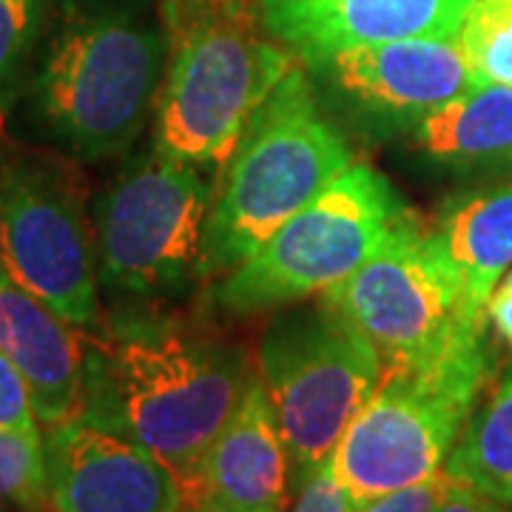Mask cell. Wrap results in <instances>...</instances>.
Listing matches in <instances>:
<instances>
[{
    "label": "cell",
    "mask_w": 512,
    "mask_h": 512,
    "mask_svg": "<svg viewBox=\"0 0 512 512\" xmlns=\"http://www.w3.org/2000/svg\"><path fill=\"white\" fill-rule=\"evenodd\" d=\"M256 370L248 353L174 305H120L83 330L80 410L160 456L188 495Z\"/></svg>",
    "instance_id": "obj_1"
},
{
    "label": "cell",
    "mask_w": 512,
    "mask_h": 512,
    "mask_svg": "<svg viewBox=\"0 0 512 512\" xmlns=\"http://www.w3.org/2000/svg\"><path fill=\"white\" fill-rule=\"evenodd\" d=\"M165 63L163 0H63L32 77V111L77 160L126 157L154 117Z\"/></svg>",
    "instance_id": "obj_2"
},
{
    "label": "cell",
    "mask_w": 512,
    "mask_h": 512,
    "mask_svg": "<svg viewBox=\"0 0 512 512\" xmlns=\"http://www.w3.org/2000/svg\"><path fill=\"white\" fill-rule=\"evenodd\" d=\"M168 63L151 148L220 171L268 94L299 60L262 29L256 9L222 0H163Z\"/></svg>",
    "instance_id": "obj_3"
},
{
    "label": "cell",
    "mask_w": 512,
    "mask_h": 512,
    "mask_svg": "<svg viewBox=\"0 0 512 512\" xmlns=\"http://www.w3.org/2000/svg\"><path fill=\"white\" fill-rule=\"evenodd\" d=\"M356 163L345 128L330 117L305 66L268 94L239 137L205 225V276L220 279Z\"/></svg>",
    "instance_id": "obj_4"
},
{
    "label": "cell",
    "mask_w": 512,
    "mask_h": 512,
    "mask_svg": "<svg viewBox=\"0 0 512 512\" xmlns=\"http://www.w3.org/2000/svg\"><path fill=\"white\" fill-rule=\"evenodd\" d=\"M205 168L148 148L94 202L100 288L123 305H177L205 276L214 202Z\"/></svg>",
    "instance_id": "obj_5"
},
{
    "label": "cell",
    "mask_w": 512,
    "mask_h": 512,
    "mask_svg": "<svg viewBox=\"0 0 512 512\" xmlns=\"http://www.w3.org/2000/svg\"><path fill=\"white\" fill-rule=\"evenodd\" d=\"M256 373L274 404L299 490L330 461L382 382L384 365L365 333L319 293L274 313L256 348Z\"/></svg>",
    "instance_id": "obj_6"
},
{
    "label": "cell",
    "mask_w": 512,
    "mask_h": 512,
    "mask_svg": "<svg viewBox=\"0 0 512 512\" xmlns=\"http://www.w3.org/2000/svg\"><path fill=\"white\" fill-rule=\"evenodd\" d=\"M495 367L490 339L427 370H384L330 467L359 507L439 476Z\"/></svg>",
    "instance_id": "obj_7"
},
{
    "label": "cell",
    "mask_w": 512,
    "mask_h": 512,
    "mask_svg": "<svg viewBox=\"0 0 512 512\" xmlns=\"http://www.w3.org/2000/svg\"><path fill=\"white\" fill-rule=\"evenodd\" d=\"M410 211L382 171L353 163L254 256L220 276L211 305L225 316H254L319 296L359 271Z\"/></svg>",
    "instance_id": "obj_8"
},
{
    "label": "cell",
    "mask_w": 512,
    "mask_h": 512,
    "mask_svg": "<svg viewBox=\"0 0 512 512\" xmlns=\"http://www.w3.org/2000/svg\"><path fill=\"white\" fill-rule=\"evenodd\" d=\"M322 299L365 333L384 370H427L487 339V311L470 302L433 225L416 211Z\"/></svg>",
    "instance_id": "obj_9"
},
{
    "label": "cell",
    "mask_w": 512,
    "mask_h": 512,
    "mask_svg": "<svg viewBox=\"0 0 512 512\" xmlns=\"http://www.w3.org/2000/svg\"><path fill=\"white\" fill-rule=\"evenodd\" d=\"M0 259L72 328L100 325L94 217L69 160L32 148L0 154Z\"/></svg>",
    "instance_id": "obj_10"
},
{
    "label": "cell",
    "mask_w": 512,
    "mask_h": 512,
    "mask_svg": "<svg viewBox=\"0 0 512 512\" xmlns=\"http://www.w3.org/2000/svg\"><path fill=\"white\" fill-rule=\"evenodd\" d=\"M339 126L367 143H402L433 111L476 89L456 40L404 37L302 63Z\"/></svg>",
    "instance_id": "obj_11"
},
{
    "label": "cell",
    "mask_w": 512,
    "mask_h": 512,
    "mask_svg": "<svg viewBox=\"0 0 512 512\" xmlns=\"http://www.w3.org/2000/svg\"><path fill=\"white\" fill-rule=\"evenodd\" d=\"M43 450L55 512H185L163 458L83 413L46 427Z\"/></svg>",
    "instance_id": "obj_12"
},
{
    "label": "cell",
    "mask_w": 512,
    "mask_h": 512,
    "mask_svg": "<svg viewBox=\"0 0 512 512\" xmlns=\"http://www.w3.org/2000/svg\"><path fill=\"white\" fill-rule=\"evenodd\" d=\"M473 0H256L262 29L299 63L404 37L456 40Z\"/></svg>",
    "instance_id": "obj_13"
},
{
    "label": "cell",
    "mask_w": 512,
    "mask_h": 512,
    "mask_svg": "<svg viewBox=\"0 0 512 512\" xmlns=\"http://www.w3.org/2000/svg\"><path fill=\"white\" fill-rule=\"evenodd\" d=\"M291 487V456L256 373L237 413L202 458L185 512H285Z\"/></svg>",
    "instance_id": "obj_14"
},
{
    "label": "cell",
    "mask_w": 512,
    "mask_h": 512,
    "mask_svg": "<svg viewBox=\"0 0 512 512\" xmlns=\"http://www.w3.org/2000/svg\"><path fill=\"white\" fill-rule=\"evenodd\" d=\"M0 350L32 390L37 421L52 427L80 410L83 333L20 285L0 259Z\"/></svg>",
    "instance_id": "obj_15"
},
{
    "label": "cell",
    "mask_w": 512,
    "mask_h": 512,
    "mask_svg": "<svg viewBox=\"0 0 512 512\" xmlns=\"http://www.w3.org/2000/svg\"><path fill=\"white\" fill-rule=\"evenodd\" d=\"M402 143L436 177L512 180V89L476 86L433 111Z\"/></svg>",
    "instance_id": "obj_16"
},
{
    "label": "cell",
    "mask_w": 512,
    "mask_h": 512,
    "mask_svg": "<svg viewBox=\"0 0 512 512\" xmlns=\"http://www.w3.org/2000/svg\"><path fill=\"white\" fill-rule=\"evenodd\" d=\"M433 234L464 279L470 302L487 311L501 276L512 268V180L450 197Z\"/></svg>",
    "instance_id": "obj_17"
},
{
    "label": "cell",
    "mask_w": 512,
    "mask_h": 512,
    "mask_svg": "<svg viewBox=\"0 0 512 512\" xmlns=\"http://www.w3.org/2000/svg\"><path fill=\"white\" fill-rule=\"evenodd\" d=\"M444 473L512 507V367L476 404Z\"/></svg>",
    "instance_id": "obj_18"
},
{
    "label": "cell",
    "mask_w": 512,
    "mask_h": 512,
    "mask_svg": "<svg viewBox=\"0 0 512 512\" xmlns=\"http://www.w3.org/2000/svg\"><path fill=\"white\" fill-rule=\"evenodd\" d=\"M456 43L478 86L512 89V0H473Z\"/></svg>",
    "instance_id": "obj_19"
},
{
    "label": "cell",
    "mask_w": 512,
    "mask_h": 512,
    "mask_svg": "<svg viewBox=\"0 0 512 512\" xmlns=\"http://www.w3.org/2000/svg\"><path fill=\"white\" fill-rule=\"evenodd\" d=\"M0 507H12L15 512H55L40 430L29 433L0 427Z\"/></svg>",
    "instance_id": "obj_20"
},
{
    "label": "cell",
    "mask_w": 512,
    "mask_h": 512,
    "mask_svg": "<svg viewBox=\"0 0 512 512\" xmlns=\"http://www.w3.org/2000/svg\"><path fill=\"white\" fill-rule=\"evenodd\" d=\"M40 32V0H0V117Z\"/></svg>",
    "instance_id": "obj_21"
},
{
    "label": "cell",
    "mask_w": 512,
    "mask_h": 512,
    "mask_svg": "<svg viewBox=\"0 0 512 512\" xmlns=\"http://www.w3.org/2000/svg\"><path fill=\"white\" fill-rule=\"evenodd\" d=\"M453 487H456V478L439 473V476L427 478L421 484L365 501L353 512H436Z\"/></svg>",
    "instance_id": "obj_22"
},
{
    "label": "cell",
    "mask_w": 512,
    "mask_h": 512,
    "mask_svg": "<svg viewBox=\"0 0 512 512\" xmlns=\"http://www.w3.org/2000/svg\"><path fill=\"white\" fill-rule=\"evenodd\" d=\"M0 427L6 430H37L32 390L15 362L0 350Z\"/></svg>",
    "instance_id": "obj_23"
},
{
    "label": "cell",
    "mask_w": 512,
    "mask_h": 512,
    "mask_svg": "<svg viewBox=\"0 0 512 512\" xmlns=\"http://www.w3.org/2000/svg\"><path fill=\"white\" fill-rule=\"evenodd\" d=\"M356 504L350 501L348 490L339 484L330 461H325L316 473L305 478L296 490L291 512H353Z\"/></svg>",
    "instance_id": "obj_24"
},
{
    "label": "cell",
    "mask_w": 512,
    "mask_h": 512,
    "mask_svg": "<svg viewBox=\"0 0 512 512\" xmlns=\"http://www.w3.org/2000/svg\"><path fill=\"white\" fill-rule=\"evenodd\" d=\"M436 512H512V507L456 481V487L450 490V495L444 498V504Z\"/></svg>",
    "instance_id": "obj_25"
},
{
    "label": "cell",
    "mask_w": 512,
    "mask_h": 512,
    "mask_svg": "<svg viewBox=\"0 0 512 512\" xmlns=\"http://www.w3.org/2000/svg\"><path fill=\"white\" fill-rule=\"evenodd\" d=\"M487 319H490L495 333L512 348V296L493 291L490 302H487Z\"/></svg>",
    "instance_id": "obj_26"
},
{
    "label": "cell",
    "mask_w": 512,
    "mask_h": 512,
    "mask_svg": "<svg viewBox=\"0 0 512 512\" xmlns=\"http://www.w3.org/2000/svg\"><path fill=\"white\" fill-rule=\"evenodd\" d=\"M495 291H501V293H507V296H512V268L507 271V274L501 276V282H498V288Z\"/></svg>",
    "instance_id": "obj_27"
},
{
    "label": "cell",
    "mask_w": 512,
    "mask_h": 512,
    "mask_svg": "<svg viewBox=\"0 0 512 512\" xmlns=\"http://www.w3.org/2000/svg\"><path fill=\"white\" fill-rule=\"evenodd\" d=\"M228 6H237V9H256V0H222Z\"/></svg>",
    "instance_id": "obj_28"
}]
</instances>
